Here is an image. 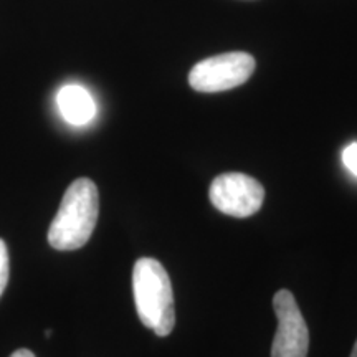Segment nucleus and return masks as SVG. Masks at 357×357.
<instances>
[{"mask_svg":"<svg viewBox=\"0 0 357 357\" xmlns=\"http://www.w3.org/2000/svg\"><path fill=\"white\" fill-rule=\"evenodd\" d=\"M273 307L278 328L271 344V357H307L310 331L294 294L288 289H280L273 298Z\"/></svg>","mask_w":357,"mask_h":357,"instance_id":"5","label":"nucleus"},{"mask_svg":"<svg viewBox=\"0 0 357 357\" xmlns=\"http://www.w3.org/2000/svg\"><path fill=\"white\" fill-rule=\"evenodd\" d=\"M56 105L66 123L84 126L96 116V102L86 88L79 84H66L58 91Z\"/></svg>","mask_w":357,"mask_h":357,"instance_id":"6","label":"nucleus"},{"mask_svg":"<svg viewBox=\"0 0 357 357\" xmlns=\"http://www.w3.org/2000/svg\"><path fill=\"white\" fill-rule=\"evenodd\" d=\"M255 58L245 52L222 53L199 61L189 73V84L200 93H220L243 84L255 71Z\"/></svg>","mask_w":357,"mask_h":357,"instance_id":"3","label":"nucleus"},{"mask_svg":"<svg viewBox=\"0 0 357 357\" xmlns=\"http://www.w3.org/2000/svg\"><path fill=\"white\" fill-rule=\"evenodd\" d=\"M8 275H10V261H8L7 245L0 238V296L6 291L8 283Z\"/></svg>","mask_w":357,"mask_h":357,"instance_id":"7","label":"nucleus"},{"mask_svg":"<svg viewBox=\"0 0 357 357\" xmlns=\"http://www.w3.org/2000/svg\"><path fill=\"white\" fill-rule=\"evenodd\" d=\"M98 213L100 194L96 184L91 178H77L61 199L60 208L48 230V243L60 252L84 247L96 227Z\"/></svg>","mask_w":357,"mask_h":357,"instance_id":"1","label":"nucleus"},{"mask_svg":"<svg viewBox=\"0 0 357 357\" xmlns=\"http://www.w3.org/2000/svg\"><path fill=\"white\" fill-rule=\"evenodd\" d=\"M208 197L217 211L235 218H247L260 211L265 189L257 178L242 172L220 174L212 181Z\"/></svg>","mask_w":357,"mask_h":357,"instance_id":"4","label":"nucleus"},{"mask_svg":"<svg viewBox=\"0 0 357 357\" xmlns=\"http://www.w3.org/2000/svg\"><path fill=\"white\" fill-rule=\"evenodd\" d=\"M342 162H344V166L357 177V144L356 142L354 144L347 146L344 149V153H342Z\"/></svg>","mask_w":357,"mask_h":357,"instance_id":"8","label":"nucleus"},{"mask_svg":"<svg viewBox=\"0 0 357 357\" xmlns=\"http://www.w3.org/2000/svg\"><path fill=\"white\" fill-rule=\"evenodd\" d=\"M351 357H357V341H356V344H354V347H352Z\"/></svg>","mask_w":357,"mask_h":357,"instance_id":"10","label":"nucleus"},{"mask_svg":"<svg viewBox=\"0 0 357 357\" xmlns=\"http://www.w3.org/2000/svg\"><path fill=\"white\" fill-rule=\"evenodd\" d=\"M132 293L141 323L155 336L166 337L176 326V306L171 278L154 258H139L132 270Z\"/></svg>","mask_w":357,"mask_h":357,"instance_id":"2","label":"nucleus"},{"mask_svg":"<svg viewBox=\"0 0 357 357\" xmlns=\"http://www.w3.org/2000/svg\"><path fill=\"white\" fill-rule=\"evenodd\" d=\"M10 357H35V354H33L32 351H29V349H19V351L13 352Z\"/></svg>","mask_w":357,"mask_h":357,"instance_id":"9","label":"nucleus"}]
</instances>
